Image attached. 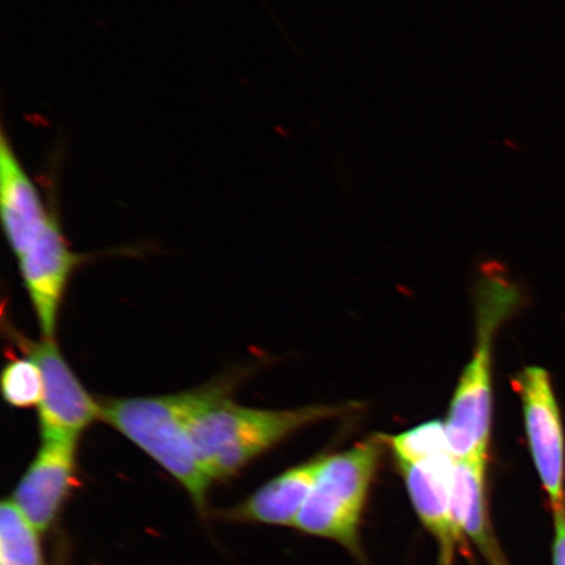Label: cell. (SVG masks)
<instances>
[{
  "mask_svg": "<svg viewBox=\"0 0 565 565\" xmlns=\"http://www.w3.org/2000/svg\"><path fill=\"white\" fill-rule=\"evenodd\" d=\"M243 374L231 373L212 383L166 397L100 399L102 420L146 451L179 480L201 510L212 480L198 459L190 427L203 409L231 398Z\"/></svg>",
  "mask_w": 565,
  "mask_h": 565,
  "instance_id": "cell-1",
  "label": "cell"
},
{
  "mask_svg": "<svg viewBox=\"0 0 565 565\" xmlns=\"http://www.w3.org/2000/svg\"><path fill=\"white\" fill-rule=\"evenodd\" d=\"M344 412H348L345 406L247 408L228 398L196 415L190 437L210 479H227L301 428Z\"/></svg>",
  "mask_w": 565,
  "mask_h": 565,
  "instance_id": "cell-2",
  "label": "cell"
},
{
  "mask_svg": "<svg viewBox=\"0 0 565 565\" xmlns=\"http://www.w3.org/2000/svg\"><path fill=\"white\" fill-rule=\"evenodd\" d=\"M518 302L519 292L504 278L492 277L480 285L475 356L459 380L445 423L450 454L456 461H487L492 418V341Z\"/></svg>",
  "mask_w": 565,
  "mask_h": 565,
  "instance_id": "cell-3",
  "label": "cell"
},
{
  "mask_svg": "<svg viewBox=\"0 0 565 565\" xmlns=\"http://www.w3.org/2000/svg\"><path fill=\"white\" fill-rule=\"evenodd\" d=\"M384 440L374 437L323 463L296 527L355 550L360 520L376 476Z\"/></svg>",
  "mask_w": 565,
  "mask_h": 565,
  "instance_id": "cell-4",
  "label": "cell"
},
{
  "mask_svg": "<svg viewBox=\"0 0 565 565\" xmlns=\"http://www.w3.org/2000/svg\"><path fill=\"white\" fill-rule=\"evenodd\" d=\"M9 331L26 358L38 363L44 380V397L39 406L42 441L77 440L92 423L102 419L100 401L84 388L54 339L31 341L12 327Z\"/></svg>",
  "mask_w": 565,
  "mask_h": 565,
  "instance_id": "cell-5",
  "label": "cell"
},
{
  "mask_svg": "<svg viewBox=\"0 0 565 565\" xmlns=\"http://www.w3.org/2000/svg\"><path fill=\"white\" fill-rule=\"evenodd\" d=\"M519 393L530 454L553 512L565 510V434L553 381L546 370L529 366L513 381Z\"/></svg>",
  "mask_w": 565,
  "mask_h": 565,
  "instance_id": "cell-6",
  "label": "cell"
},
{
  "mask_svg": "<svg viewBox=\"0 0 565 565\" xmlns=\"http://www.w3.org/2000/svg\"><path fill=\"white\" fill-rule=\"evenodd\" d=\"M83 259L70 249L54 207L45 228L19 257L21 277L45 339H54L63 296Z\"/></svg>",
  "mask_w": 565,
  "mask_h": 565,
  "instance_id": "cell-7",
  "label": "cell"
},
{
  "mask_svg": "<svg viewBox=\"0 0 565 565\" xmlns=\"http://www.w3.org/2000/svg\"><path fill=\"white\" fill-rule=\"evenodd\" d=\"M53 189V185L49 188V201L45 203L20 161L3 124L0 131V212L7 242L18 258L30 249L45 228L54 209Z\"/></svg>",
  "mask_w": 565,
  "mask_h": 565,
  "instance_id": "cell-8",
  "label": "cell"
},
{
  "mask_svg": "<svg viewBox=\"0 0 565 565\" xmlns=\"http://www.w3.org/2000/svg\"><path fill=\"white\" fill-rule=\"evenodd\" d=\"M77 440H45L21 478L12 501L28 521L45 532L75 483Z\"/></svg>",
  "mask_w": 565,
  "mask_h": 565,
  "instance_id": "cell-9",
  "label": "cell"
},
{
  "mask_svg": "<svg viewBox=\"0 0 565 565\" xmlns=\"http://www.w3.org/2000/svg\"><path fill=\"white\" fill-rule=\"evenodd\" d=\"M455 458L443 456L429 461L401 463L409 499L430 534L439 542L441 565H450L459 534L450 503V483Z\"/></svg>",
  "mask_w": 565,
  "mask_h": 565,
  "instance_id": "cell-10",
  "label": "cell"
},
{
  "mask_svg": "<svg viewBox=\"0 0 565 565\" xmlns=\"http://www.w3.org/2000/svg\"><path fill=\"white\" fill-rule=\"evenodd\" d=\"M324 458L296 466L282 472L252 494L233 514L239 520L270 525H296Z\"/></svg>",
  "mask_w": 565,
  "mask_h": 565,
  "instance_id": "cell-11",
  "label": "cell"
},
{
  "mask_svg": "<svg viewBox=\"0 0 565 565\" xmlns=\"http://www.w3.org/2000/svg\"><path fill=\"white\" fill-rule=\"evenodd\" d=\"M451 512L459 534L468 536L487 556L497 550L490 533L486 504V461L461 459L454 466L450 483Z\"/></svg>",
  "mask_w": 565,
  "mask_h": 565,
  "instance_id": "cell-12",
  "label": "cell"
},
{
  "mask_svg": "<svg viewBox=\"0 0 565 565\" xmlns=\"http://www.w3.org/2000/svg\"><path fill=\"white\" fill-rule=\"evenodd\" d=\"M39 530L12 500L0 508V565H44Z\"/></svg>",
  "mask_w": 565,
  "mask_h": 565,
  "instance_id": "cell-13",
  "label": "cell"
},
{
  "mask_svg": "<svg viewBox=\"0 0 565 565\" xmlns=\"http://www.w3.org/2000/svg\"><path fill=\"white\" fill-rule=\"evenodd\" d=\"M398 465H415L451 456L445 423L430 422L388 440ZM454 457V456H451Z\"/></svg>",
  "mask_w": 565,
  "mask_h": 565,
  "instance_id": "cell-14",
  "label": "cell"
},
{
  "mask_svg": "<svg viewBox=\"0 0 565 565\" xmlns=\"http://www.w3.org/2000/svg\"><path fill=\"white\" fill-rule=\"evenodd\" d=\"M2 393L12 407L40 406L44 397V380L38 363L30 358L12 359L2 374Z\"/></svg>",
  "mask_w": 565,
  "mask_h": 565,
  "instance_id": "cell-15",
  "label": "cell"
},
{
  "mask_svg": "<svg viewBox=\"0 0 565 565\" xmlns=\"http://www.w3.org/2000/svg\"><path fill=\"white\" fill-rule=\"evenodd\" d=\"M555 535L553 547L554 565H565V510L554 512Z\"/></svg>",
  "mask_w": 565,
  "mask_h": 565,
  "instance_id": "cell-16",
  "label": "cell"
},
{
  "mask_svg": "<svg viewBox=\"0 0 565 565\" xmlns=\"http://www.w3.org/2000/svg\"><path fill=\"white\" fill-rule=\"evenodd\" d=\"M493 565H507L503 561V557H501L497 551L491 557Z\"/></svg>",
  "mask_w": 565,
  "mask_h": 565,
  "instance_id": "cell-17",
  "label": "cell"
}]
</instances>
